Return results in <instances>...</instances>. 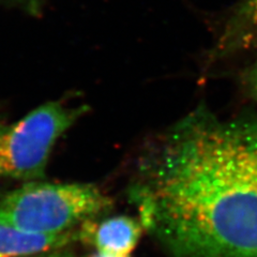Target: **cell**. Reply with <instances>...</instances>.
Instances as JSON below:
<instances>
[{"instance_id": "obj_4", "label": "cell", "mask_w": 257, "mask_h": 257, "mask_svg": "<svg viewBox=\"0 0 257 257\" xmlns=\"http://www.w3.org/2000/svg\"><path fill=\"white\" fill-rule=\"evenodd\" d=\"M143 224L126 215L96 222L95 219L78 227L79 240L93 245L101 253L130 256L142 236Z\"/></svg>"}, {"instance_id": "obj_5", "label": "cell", "mask_w": 257, "mask_h": 257, "mask_svg": "<svg viewBox=\"0 0 257 257\" xmlns=\"http://www.w3.org/2000/svg\"><path fill=\"white\" fill-rule=\"evenodd\" d=\"M79 240L78 228L61 235L29 234L0 219V257H23L66 247Z\"/></svg>"}, {"instance_id": "obj_8", "label": "cell", "mask_w": 257, "mask_h": 257, "mask_svg": "<svg viewBox=\"0 0 257 257\" xmlns=\"http://www.w3.org/2000/svg\"><path fill=\"white\" fill-rule=\"evenodd\" d=\"M252 86H253V91L254 94L256 95L257 98V66L254 70V73H253V77H252Z\"/></svg>"}, {"instance_id": "obj_2", "label": "cell", "mask_w": 257, "mask_h": 257, "mask_svg": "<svg viewBox=\"0 0 257 257\" xmlns=\"http://www.w3.org/2000/svg\"><path fill=\"white\" fill-rule=\"evenodd\" d=\"M110 207L111 200L94 184L38 180L0 197V219L29 234L61 235Z\"/></svg>"}, {"instance_id": "obj_10", "label": "cell", "mask_w": 257, "mask_h": 257, "mask_svg": "<svg viewBox=\"0 0 257 257\" xmlns=\"http://www.w3.org/2000/svg\"><path fill=\"white\" fill-rule=\"evenodd\" d=\"M37 255V254H36ZM36 255H29V256H23V257H35Z\"/></svg>"}, {"instance_id": "obj_1", "label": "cell", "mask_w": 257, "mask_h": 257, "mask_svg": "<svg viewBox=\"0 0 257 257\" xmlns=\"http://www.w3.org/2000/svg\"><path fill=\"white\" fill-rule=\"evenodd\" d=\"M133 198L174 257H257V122L191 112L147 159Z\"/></svg>"}, {"instance_id": "obj_3", "label": "cell", "mask_w": 257, "mask_h": 257, "mask_svg": "<svg viewBox=\"0 0 257 257\" xmlns=\"http://www.w3.org/2000/svg\"><path fill=\"white\" fill-rule=\"evenodd\" d=\"M86 109L48 102L18 122L0 124V179L41 180L55 144Z\"/></svg>"}, {"instance_id": "obj_7", "label": "cell", "mask_w": 257, "mask_h": 257, "mask_svg": "<svg viewBox=\"0 0 257 257\" xmlns=\"http://www.w3.org/2000/svg\"><path fill=\"white\" fill-rule=\"evenodd\" d=\"M35 257H76V256L73 253L66 250L64 247H60V248H56V250H51L44 253L37 254Z\"/></svg>"}, {"instance_id": "obj_9", "label": "cell", "mask_w": 257, "mask_h": 257, "mask_svg": "<svg viewBox=\"0 0 257 257\" xmlns=\"http://www.w3.org/2000/svg\"><path fill=\"white\" fill-rule=\"evenodd\" d=\"M90 257H128V256H119V255H114V254H107V253L96 252L95 254L91 255Z\"/></svg>"}, {"instance_id": "obj_6", "label": "cell", "mask_w": 257, "mask_h": 257, "mask_svg": "<svg viewBox=\"0 0 257 257\" xmlns=\"http://www.w3.org/2000/svg\"><path fill=\"white\" fill-rule=\"evenodd\" d=\"M244 25L257 30V0H248L245 3L239 15Z\"/></svg>"}]
</instances>
